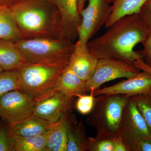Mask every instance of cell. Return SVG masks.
Here are the masks:
<instances>
[{
  "mask_svg": "<svg viewBox=\"0 0 151 151\" xmlns=\"http://www.w3.org/2000/svg\"><path fill=\"white\" fill-rule=\"evenodd\" d=\"M150 32L139 14L123 17L100 36L87 43L89 52L97 60L113 59L133 63L141 57L134 48L142 43Z\"/></svg>",
  "mask_w": 151,
  "mask_h": 151,
  "instance_id": "obj_1",
  "label": "cell"
},
{
  "mask_svg": "<svg viewBox=\"0 0 151 151\" xmlns=\"http://www.w3.org/2000/svg\"><path fill=\"white\" fill-rule=\"evenodd\" d=\"M9 6L22 38L57 39L65 35L52 0H13Z\"/></svg>",
  "mask_w": 151,
  "mask_h": 151,
  "instance_id": "obj_2",
  "label": "cell"
},
{
  "mask_svg": "<svg viewBox=\"0 0 151 151\" xmlns=\"http://www.w3.org/2000/svg\"><path fill=\"white\" fill-rule=\"evenodd\" d=\"M24 62L65 68L75 44L65 35L57 39H23L14 42Z\"/></svg>",
  "mask_w": 151,
  "mask_h": 151,
  "instance_id": "obj_3",
  "label": "cell"
},
{
  "mask_svg": "<svg viewBox=\"0 0 151 151\" xmlns=\"http://www.w3.org/2000/svg\"><path fill=\"white\" fill-rule=\"evenodd\" d=\"M97 96L86 123L94 127L97 135L112 138L118 137L123 111L130 97L121 94Z\"/></svg>",
  "mask_w": 151,
  "mask_h": 151,
  "instance_id": "obj_4",
  "label": "cell"
},
{
  "mask_svg": "<svg viewBox=\"0 0 151 151\" xmlns=\"http://www.w3.org/2000/svg\"><path fill=\"white\" fill-rule=\"evenodd\" d=\"M64 68L54 65L24 62L18 68L21 92L35 100L54 88Z\"/></svg>",
  "mask_w": 151,
  "mask_h": 151,
  "instance_id": "obj_5",
  "label": "cell"
},
{
  "mask_svg": "<svg viewBox=\"0 0 151 151\" xmlns=\"http://www.w3.org/2000/svg\"><path fill=\"white\" fill-rule=\"evenodd\" d=\"M118 136L124 142L127 151H134L139 141L151 137L145 119L131 97L123 111Z\"/></svg>",
  "mask_w": 151,
  "mask_h": 151,
  "instance_id": "obj_6",
  "label": "cell"
},
{
  "mask_svg": "<svg viewBox=\"0 0 151 151\" xmlns=\"http://www.w3.org/2000/svg\"><path fill=\"white\" fill-rule=\"evenodd\" d=\"M88 4L80 14L81 24L78 30L76 43L86 45L105 25L111 12V5L108 0H86Z\"/></svg>",
  "mask_w": 151,
  "mask_h": 151,
  "instance_id": "obj_7",
  "label": "cell"
},
{
  "mask_svg": "<svg viewBox=\"0 0 151 151\" xmlns=\"http://www.w3.org/2000/svg\"><path fill=\"white\" fill-rule=\"evenodd\" d=\"M140 70L130 63L113 59L98 60L94 73L86 81V92L93 93L103 84L117 78H132Z\"/></svg>",
  "mask_w": 151,
  "mask_h": 151,
  "instance_id": "obj_8",
  "label": "cell"
},
{
  "mask_svg": "<svg viewBox=\"0 0 151 151\" xmlns=\"http://www.w3.org/2000/svg\"><path fill=\"white\" fill-rule=\"evenodd\" d=\"M74 98H69L53 88L35 100L33 114L52 123L65 113L72 112Z\"/></svg>",
  "mask_w": 151,
  "mask_h": 151,
  "instance_id": "obj_9",
  "label": "cell"
},
{
  "mask_svg": "<svg viewBox=\"0 0 151 151\" xmlns=\"http://www.w3.org/2000/svg\"><path fill=\"white\" fill-rule=\"evenodd\" d=\"M33 99L20 90H12L0 97V118L9 124L23 120L33 114Z\"/></svg>",
  "mask_w": 151,
  "mask_h": 151,
  "instance_id": "obj_10",
  "label": "cell"
},
{
  "mask_svg": "<svg viewBox=\"0 0 151 151\" xmlns=\"http://www.w3.org/2000/svg\"><path fill=\"white\" fill-rule=\"evenodd\" d=\"M151 92V75L142 70L132 78L123 80L113 86L98 89L93 92L94 96L102 94H121L131 97Z\"/></svg>",
  "mask_w": 151,
  "mask_h": 151,
  "instance_id": "obj_11",
  "label": "cell"
},
{
  "mask_svg": "<svg viewBox=\"0 0 151 151\" xmlns=\"http://www.w3.org/2000/svg\"><path fill=\"white\" fill-rule=\"evenodd\" d=\"M59 11L63 30L68 38L74 42L78 38L81 22L78 13V0H52Z\"/></svg>",
  "mask_w": 151,
  "mask_h": 151,
  "instance_id": "obj_12",
  "label": "cell"
},
{
  "mask_svg": "<svg viewBox=\"0 0 151 151\" xmlns=\"http://www.w3.org/2000/svg\"><path fill=\"white\" fill-rule=\"evenodd\" d=\"M98 60L89 52L86 45L75 44L68 66L83 81H86L94 73Z\"/></svg>",
  "mask_w": 151,
  "mask_h": 151,
  "instance_id": "obj_13",
  "label": "cell"
},
{
  "mask_svg": "<svg viewBox=\"0 0 151 151\" xmlns=\"http://www.w3.org/2000/svg\"><path fill=\"white\" fill-rule=\"evenodd\" d=\"M53 124L32 114L23 120L9 124V131L12 137H35L46 133Z\"/></svg>",
  "mask_w": 151,
  "mask_h": 151,
  "instance_id": "obj_14",
  "label": "cell"
},
{
  "mask_svg": "<svg viewBox=\"0 0 151 151\" xmlns=\"http://www.w3.org/2000/svg\"><path fill=\"white\" fill-rule=\"evenodd\" d=\"M54 89L69 98L85 94L86 81L79 78L68 65L60 76Z\"/></svg>",
  "mask_w": 151,
  "mask_h": 151,
  "instance_id": "obj_15",
  "label": "cell"
},
{
  "mask_svg": "<svg viewBox=\"0 0 151 151\" xmlns=\"http://www.w3.org/2000/svg\"><path fill=\"white\" fill-rule=\"evenodd\" d=\"M75 116L70 113L68 125L66 151H87L89 138L84 127L78 124Z\"/></svg>",
  "mask_w": 151,
  "mask_h": 151,
  "instance_id": "obj_16",
  "label": "cell"
},
{
  "mask_svg": "<svg viewBox=\"0 0 151 151\" xmlns=\"http://www.w3.org/2000/svg\"><path fill=\"white\" fill-rule=\"evenodd\" d=\"M71 113H65L52 124L47 145V151H66L68 125Z\"/></svg>",
  "mask_w": 151,
  "mask_h": 151,
  "instance_id": "obj_17",
  "label": "cell"
},
{
  "mask_svg": "<svg viewBox=\"0 0 151 151\" xmlns=\"http://www.w3.org/2000/svg\"><path fill=\"white\" fill-rule=\"evenodd\" d=\"M24 62L14 42L0 40V67L3 70H17Z\"/></svg>",
  "mask_w": 151,
  "mask_h": 151,
  "instance_id": "obj_18",
  "label": "cell"
},
{
  "mask_svg": "<svg viewBox=\"0 0 151 151\" xmlns=\"http://www.w3.org/2000/svg\"><path fill=\"white\" fill-rule=\"evenodd\" d=\"M148 0H116L111 5V12L105 27L108 28L123 17L139 14L141 8Z\"/></svg>",
  "mask_w": 151,
  "mask_h": 151,
  "instance_id": "obj_19",
  "label": "cell"
},
{
  "mask_svg": "<svg viewBox=\"0 0 151 151\" xmlns=\"http://www.w3.org/2000/svg\"><path fill=\"white\" fill-rule=\"evenodd\" d=\"M21 38L9 5H0V40L15 42Z\"/></svg>",
  "mask_w": 151,
  "mask_h": 151,
  "instance_id": "obj_20",
  "label": "cell"
},
{
  "mask_svg": "<svg viewBox=\"0 0 151 151\" xmlns=\"http://www.w3.org/2000/svg\"><path fill=\"white\" fill-rule=\"evenodd\" d=\"M51 127L46 133L38 136L29 137L13 136L15 151H47Z\"/></svg>",
  "mask_w": 151,
  "mask_h": 151,
  "instance_id": "obj_21",
  "label": "cell"
},
{
  "mask_svg": "<svg viewBox=\"0 0 151 151\" xmlns=\"http://www.w3.org/2000/svg\"><path fill=\"white\" fill-rule=\"evenodd\" d=\"M20 88L18 70H3L0 73V97L10 91L19 90Z\"/></svg>",
  "mask_w": 151,
  "mask_h": 151,
  "instance_id": "obj_22",
  "label": "cell"
},
{
  "mask_svg": "<svg viewBox=\"0 0 151 151\" xmlns=\"http://www.w3.org/2000/svg\"><path fill=\"white\" fill-rule=\"evenodd\" d=\"M145 121L151 134V92L131 97Z\"/></svg>",
  "mask_w": 151,
  "mask_h": 151,
  "instance_id": "obj_23",
  "label": "cell"
},
{
  "mask_svg": "<svg viewBox=\"0 0 151 151\" xmlns=\"http://www.w3.org/2000/svg\"><path fill=\"white\" fill-rule=\"evenodd\" d=\"M113 139L97 135L94 138L89 137L87 151H113Z\"/></svg>",
  "mask_w": 151,
  "mask_h": 151,
  "instance_id": "obj_24",
  "label": "cell"
},
{
  "mask_svg": "<svg viewBox=\"0 0 151 151\" xmlns=\"http://www.w3.org/2000/svg\"><path fill=\"white\" fill-rule=\"evenodd\" d=\"M77 97L75 105L77 111L82 115H87L91 113L95 102L93 93L91 92L89 95H79Z\"/></svg>",
  "mask_w": 151,
  "mask_h": 151,
  "instance_id": "obj_25",
  "label": "cell"
},
{
  "mask_svg": "<svg viewBox=\"0 0 151 151\" xmlns=\"http://www.w3.org/2000/svg\"><path fill=\"white\" fill-rule=\"evenodd\" d=\"M0 151H15L14 140L10 134L9 129H0Z\"/></svg>",
  "mask_w": 151,
  "mask_h": 151,
  "instance_id": "obj_26",
  "label": "cell"
},
{
  "mask_svg": "<svg viewBox=\"0 0 151 151\" xmlns=\"http://www.w3.org/2000/svg\"><path fill=\"white\" fill-rule=\"evenodd\" d=\"M142 44L143 49L138 52L143 60L151 67V31L150 30L148 35Z\"/></svg>",
  "mask_w": 151,
  "mask_h": 151,
  "instance_id": "obj_27",
  "label": "cell"
},
{
  "mask_svg": "<svg viewBox=\"0 0 151 151\" xmlns=\"http://www.w3.org/2000/svg\"><path fill=\"white\" fill-rule=\"evenodd\" d=\"M139 14L150 30L151 31V0H148L143 5Z\"/></svg>",
  "mask_w": 151,
  "mask_h": 151,
  "instance_id": "obj_28",
  "label": "cell"
},
{
  "mask_svg": "<svg viewBox=\"0 0 151 151\" xmlns=\"http://www.w3.org/2000/svg\"><path fill=\"white\" fill-rule=\"evenodd\" d=\"M134 151H151V137L139 141Z\"/></svg>",
  "mask_w": 151,
  "mask_h": 151,
  "instance_id": "obj_29",
  "label": "cell"
},
{
  "mask_svg": "<svg viewBox=\"0 0 151 151\" xmlns=\"http://www.w3.org/2000/svg\"><path fill=\"white\" fill-rule=\"evenodd\" d=\"M134 64L140 70L145 71L151 75V67L146 64L142 58L136 60L134 62Z\"/></svg>",
  "mask_w": 151,
  "mask_h": 151,
  "instance_id": "obj_30",
  "label": "cell"
},
{
  "mask_svg": "<svg viewBox=\"0 0 151 151\" xmlns=\"http://www.w3.org/2000/svg\"><path fill=\"white\" fill-rule=\"evenodd\" d=\"M113 151H127L125 144L119 136L113 139Z\"/></svg>",
  "mask_w": 151,
  "mask_h": 151,
  "instance_id": "obj_31",
  "label": "cell"
},
{
  "mask_svg": "<svg viewBox=\"0 0 151 151\" xmlns=\"http://www.w3.org/2000/svg\"><path fill=\"white\" fill-rule=\"evenodd\" d=\"M86 0H78V13L80 14L84 8Z\"/></svg>",
  "mask_w": 151,
  "mask_h": 151,
  "instance_id": "obj_32",
  "label": "cell"
},
{
  "mask_svg": "<svg viewBox=\"0 0 151 151\" xmlns=\"http://www.w3.org/2000/svg\"><path fill=\"white\" fill-rule=\"evenodd\" d=\"M13 0H0V5H9Z\"/></svg>",
  "mask_w": 151,
  "mask_h": 151,
  "instance_id": "obj_33",
  "label": "cell"
},
{
  "mask_svg": "<svg viewBox=\"0 0 151 151\" xmlns=\"http://www.w3.org/2000/svg\"><path fill=\"white\" fill-rule=\"evenodd\" d=\"M115 1H116V0H108L109 2L111 3V4H113Z\"/></svg>",
  "mask_w": 151,
  "mask_h": 151,
  "instance_id": "obj_34",
  "label": "cell"
},
{
  "mask_svg": "<svg viewBox=\"0 0 151 151\" xmlns=\"http://www.w3.org/2000/svg\"><path fill=\"white\" fill-rule=\"evenodd\" d=\"M2 68H1V67H0V73H1V72H2V71H3Z\"/></svg>",
  "mask_w": 151,
  "mask_h": 151,
  "instance_id": "obj_35",
  "label": "cell"
}]
</instances>
